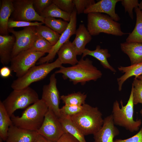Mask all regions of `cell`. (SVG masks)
<instances>
[{"label": "cell", "instance_id": "cell-45", "mask_svg": "<svg viewBox=\"0 0 142 142\" xmlns=\"http://www.w3.org/2000/svg\"><path fill=\"white\" fill-rule=\"evenodd\" d=\"M142 104V103L141 104ZM140 114H141V116H142V108L140 110Z\"/></svg>", "mask_w": 142, "mask_h": 142}, {"label": "cell", "instance_id": "cell-17", "mask_svg": "<svg viewBox=\"0 0 142 142\" xmlns=\"http://www.w3.org/2000/svg\"><path fill=\"white\" fill-rule=\"evenodd\" d=\"M15 40L13 35H0V59L4 65H8L11 62Z\"/></svg>", "mask_w": 142, "mask_h": 142}, {"label": "cell", "instance_id": "cell-15", "mask_svg": "<svg viewBox=\"0 0 142 142\" xmlns=\"http://www.w3.org/2000/svg\"><path fill=\"white\" fill-rule=\"evenodd\" d=\"M120 0H101L91 5L84 11L85 14L92 13H105L110 16L114 21L120 20L119 16L115 13V7L117 2Z\"/></svg>", "mask_w": 142, "mask_h": 142}, {"label": "cell", "instance_id": "cell-16", "mask_svg": "<svg viewBox=\"0 0 142 142\" xmlns=\"http://www.w3.org/2000/svg\"><path fill=\"white\" fill-rule=\"evenodd\" d=\"M38 134L36 131L19 128L13 125L9 128L6 142H32Z\"/></svg>", "mask_w": 142, "mask_h": 142}, {"label": "cell", "instance_id": "cell-25", "mask_svg": "<svg viewBox=\"0 0 142 142\" xmlns=\"http://www.w3.org/2000/svg\"><path fill=\"white\" fill-rule=\"evenodd\" d=\"M134 9L136 15L135 26L132 32L129 34L126 42L142 43V14L138 7Z\"/></svg>", "mask_w": 142, "mask_h": 142}, {"label": "cell", "instance_id": "cell-36", "mask_svg": "<svg viewBox=\"0 0 142 142\" xmlns=\"http://www.w3.org/2000/svg\"><path fill=\"white\" fill-rule=\"evenodd\" d=\"M122 5L124 7L125 12H127L132 19L134 18L133 9L138 7L139 3L138 0H121Z\"/></svg>", "mask_w": 142, "mask_h": 142}, {"label": "cell", "instance_id": "cell-26", "mask_svg": "<svg viewBox=\"0 0 142 142\" xmlns=\"http://www.w3.org/2000/svg\"><path fill=\"white\" fill-rule=\"evenodd\" d=\"M13 125L11 117L5 109L2 102L0 101V138L7 140L9 127Z\"/></svg>", "mask_w": 142, "mask_h": 142}, {"label": "cell", "instance_id": "cell-20", "mask_svg": "<svg viewBox=\"0 0 142 142\" xmlns=\"http://www.w3.org/2000/svg\"><path fill=\"white\" fill-rule=\"evenodd\" d=\"M75 34V38L72 43L75 46L77 55H81L85 49L86 44L91 40L92 36L84 24L79 25Z\"/></svg>", "mask_w": 142, "mask_h": 142}, {"label": "cell", "instance_id": "cell-30", "mask_svg": "<svg viewBox=\"0 0 142 142\" xmlns=\"http://www.w3.org/2000/svg\"><path fill=\"white\" fill-rule=\"evenodd\" d=\"M69 23L68 22L54 18L47 17L44 19V24L46 26L60 35L66 30Z\"/></svg>", "mask_w": 142, "mask_h": 142}, {"label": "cell", "instance_id": "cell-33", "mask_svg": "<svg viewBox=\"0 0 142 142\" xmlns=\"http://www.w3.org/2000/svg\"><path fill=\"white\" fill-rule=\"evenodd\" d=\"M52 2L61 10L70 14L75 9L73 0H52Z\"/></svg>", "mask_w": 142, "mask_h": 142}, {"label": "cell", "instance_id": "cell-2", "mask_svg": "<svg viewBox=\"0 0 142 142\" xmlns=\"http://www.w3.org/2000/svg\"><path fill=\"white\" fill-rule=\"evenodd\" d=\"M48 110L42 99L27 107L21 116L13 114L11 117L13 125L19 128L37 131L42 126Z\"/></svg>", "mask_w": 142, "mask_h": 142}, {"label": "cell", "instance_id": "cell-40", "mask_svg": "<svg viewBox=\"0 0 142 142\" xmlns=\"http://www.w3.org/2000/svg\"><path fill=\"white\" fill-rule=\"evenodd\" d=\"M56 142H80L76 138L69 134L64 133Z\"/></svg>", "mask_w": 142, "mask_h": 142}, {"label": "cell", "instance_id": "cell-13", "mask_svg": "<svg viewBox=\"0 0 142 142\" xmlns=\"http://www.w3.org/2000/svg\"><path fill=\"white\" fill-rule=\"evenodd\" d=\"M77 12L75 9L71 14L70 19L68 25L65 31L60 35L56 43L53 46L52 48L46 56L41 58L38 64L40 65L48 63L53 60L61 46L65 43L69 41L72 36L75 34L76 30Z\"/></svg>", "mask_w": 142, "mask_h": 142}, {"label": "cell", "instance_id": "cell-28", "mask_svg": "<svg viewBox=\"0 0 142 142\" xmlns=\"http://www.w3.org/2000/svg\"><path fill=\"white\" fill-rule=\"evenodd\" d=\"M36 32L53 46L56 43L61 35L47 26L42 25L36 26Z\"/></svg>", "mask_w": 142, "mask_h": 142}, {"label": "cell", "instance_id": "cell-38", "mask_svg": "<svg viewBox=\"0 0 142 142\" xmlns=\"http://www.w3.org/2000/svg\"><path fill=\"white\" fill-rule=\"evenodd\" d=\"M52 3V0H33V6L36 12L40 15L43 11Z\"/></svg>", "mask_w": 142, "mask_h": 142}, {"label": "cell", "instance_id": "cell-7", "mask_svg": "<svg viewBox=\"0 0 142 142\" xmlns=\"http://www.w3.org/2000/svg\"><path fill=\"white\" fill-rule=\"evenodd\" d=\"M39 99L37 92L28 87L22 89L13 90L2 102L11 117L16 110L27 108Z\"/></svg>", "mask_w": 142, "mask_h": 142}, {"label": "cell", "instance_id": "cell-37", "mask_svg": "<svg viewBox=\"0 0 142 142\" xmlns=\"http://www.w3.org/2000/svg\"><path fill=\"white\" fill-rule=\"evenodd\" d=\"M73 1L78 14L84 13L87 8L95 3L94 0H73Z\"/></svg>", "mask_w": 142, "mask_h": 142}, {"label": "cell", "instance_id": "cell-19", "mask_svg": "<svg viewBox=\"0 0 142 142\" xmlns=\"http://www.w3.org/2000/svg\"><path fill=\"white\" fill-rule=\"evenodd\" d=\"M57 54L62 64H68L73 66L78 62L75 46L69 40L61 46Z\"/></svg>", "mask_w": 142, "mask_h": 142}, {"label": "cell", "instance_id": "cell-27", "mask_svg": "<svg viewBox=\"0 0 142 142\" xmlns=\"http://www.w3.org/2000/svg\"><path fill=\"white\" fill-rule=\"evenodd\" d=\"M71 15L63 11L52 3L43 11L40 16L44 18L47 17L60 18L69 22Z\"/></svg>", "mask_w": 142, "mask_h": 142}, {"label": "cell", "instance_id": "cell-44", "mask_svg": "<svg viewBox=\"0 0 142 142\" xmlns=\"http://www.w3.org/2000/svg\"><path fill=\"white\" fill-rule=\"evenodd\" d=\"M137 78L142 80V75L139 76Z\"/></svg>", "mask_w": 142, "mask_h": 142}, {"label": "cell", "instance_id": "cell-5", "mask_svg": "<svg viewBox=\"0 0 142 142\" xmlns=\"http://www.w3.org/2000/svg\"><path fill=\"white\" fill-rule=\"evenodd\" d=\"M120 26L107 14L99 13L88 14L87 29L92 36L102 33L120 36L129 34L130 33L122 31Z\"/></svg>", "mask_w": 142, "mask_h": 142}, {"label": "cell", "instance_id": "cell-39", "mask_svg": "<svg viewBox=\"0 0 142 142\" xmlns=\"http://www.w3.org/2000/svg\"><path fill=\"white\" fill-rule=\"evenodd\" d=\"M114 142H142V127L134 136L124 139H116L114 140Z\"/></svg>", "mask_w": 142, "mask_h": 142}, {"label": "cell", "instance_id": "cell-34", "mask_svg": "<svg viewBox=\"0 0 142 142\" xmlns=\"http://www.w3.org/2000/svg\"><path fill=\"white\" fill-rule=\"evenodd\" d=\"M44 24L42 22L36 21L34 22H28L22 21H14L11 18L8 20V28L14 27H26L30 26H38Z\"/></svg>", "mask_w": 142, "mask_h": 142}, {"label": "cell", "instance_id": "cell-8", "mask_svg": "<svg viewBox=\"0 0 142 142\" xmlns=\"http://www.w3.org/2000/svg\"><path fill=\"white\" fill-rule=\"evenodd\" d=\"M45 54L30 49L23 51L11 59L10 69L18 78L20 77L34 66L37 61Z\"/></svg>", "mask_w": 142, "mask_h": 142}, {"label": "cell", "instance_id": "cell-4", "mask_svg": "<svg viewBox=\"0 0 142 142\" xmlns=\"http://www.w3.org/2000/svg\"><path fill=\"white\" fill-rule=\"evenodd\" d=\"M133 88L132 85L130 94L126 104L124 106L121 100L120 108L118 102L116 100L113 104L111 114L115 125L124 127L132 133L138 131L142 123L141 119L135 120L133 119Z\"/></svg>", "mask_w": 142, "mask_h": 142}, {"label": "cell", "instance_id": "cell-29", "mask_svg": "<svg viewBox=\"0 0 142 142\" xmlns=\"http://www.w3.org/2000/svg\"><path fill=\"white\" fill-rule=\"evenodd\" d=\"M87 95L80 92L60 96V99L65 105H82L85 104Z\"/></svg>", "mask_w": 142, "mask_h": 142}, {"label": "cell", "instance_id": "cell-21", "mask_svg": "<svg viewBox=\"0 0 142 142\" xmlns=\"http://www.w3.org/2000/svg\"><path fill=\"white\" fill-rule=\"evenodd\" d=\"M13 0H2L0 10V35H8V24L14 10Z\"/></svg>", "mask_w": 142, "mask_h": 142}, {"label": "cell", "instance_id": "cell-35", "mask_svg": "<svg viewBox=\"0 0 142 142\" xmlns=\"http://www.w3.org/2000/svg\"><path fill=\"white\" fill-rule=\"evenodd\" d=\"M83 107V105H65L60 108V113L71 116L80 112L82 110Z\"/></svg>", "mask_w": 142, "mask_h": 142}, {"label": "cell", "instance_id": "cell-3", "mask_svg": "<svg viewBox=\"0 0 142 142\" xmlns=\"http://www.w3.org/2000/svg\"><path fill=\"white\" fill-rule=\"evenodd\" d=\"M82 110L71 118L85 135H94L101 128L104 119L98 108L86 104L83 105Z\"/></svg>", "mask_w": 142, "mask_h": 142}, {"label": "cell", "instance_id": "cell-12", "mask_svg": "<svg viewBox=\"0 0 142 142\" xmlns=\"http://www.w3.org/2000/svg\"><path fill=\"white\" fill-rule=\"evenodd\" d=\"M57 83L54 73L51 75L49 83L43 86L41 99L46 104L48 109L52 110L59 118L60 115L59 106L61 99Z\"/></svg>", "mask_w": 142, "mask_h": 142}, {"label": "cell", "instance_id": "cell-42", "mask_svg": "<svg viewBox=\"0 0 142 142\" xmlns=\"http://www.w3.org/2000/svg\"><path fill=\"white\" fill-rule=\"evenodd\" d=\"M32 142H53L39 134Z\"/></svg>", "mask_w": 142, "mask_h": 142}, {"label": "cell", "instance_id": "cell-18", "mask_svg": "<svg viewBox=\"0 0 142 142\" xmlns=\"http://www.w3.org/2000/svg\"><path fill=\"white\" fill-rule=\"evenodd\" d=\"M120 47L129 57L131 65L142 62V43L126 41L120 43Z\"/></svg>", "mask_w": 142, "mask_h": 142}, {"label": "cell", "instance_id": "cell-11", "mask_svg": "<svg viewBox=\"0 0 142 142\" xmlns=\"http://www.w3.org/2000/svg\"><path fill=\"white\" fill-rule=\"evenodd\" d=\"M8 31L16 38L11 59L20 52L30 49L37 34L36 26L25 27L23 29L18 31H16L13 28H8Z\"/></svg>", "mask_w": 142, "mask_h": 142}, {"label": "cell", "instance_id": "cell-24", "mask_svg": "<svg viewBox=\"0 0 142 142\" xmlns=\"http://www.w3.org/2000/svg\"><path fill=\"white\" fill-rule=\"evenodd\" d=\"M59 118L65 133L71 134L80 142H87L85 135L72 120L71 116L61 114Z\"/></svg>", "mask_w": 142, "mask_h": 142}, {"label": "cell", "instance_id": "cell-32", "mask_svg": "<svg viewBox=\"0 0 142 142\" xmlns=\"http://www.w3.org/2000/svg\"><path fill=\"white\" fill-rule=\"evenodd\" d=\"M133 88V103L134 105L142 103V80L135 78L132 83Z\"/></svg>", "mask_w": 142, "mask_h": 142}, {"label": "cell", "instance_id": "cell-1", "mask_svg": "<svg viewBox=\"0 0 142 142\" xmlns=\"http://www.w3.org/2000/svg\"><path fill=\"white\" fill-rule=\"evenodd\" d=\"M54 73L62 74L64 79H69L74 85L79 83L82 85L90 81H96L102 75L101 71L93 65L92 61L82 57L75 65L68 67L62 66Z\"/></svg>", "mask_w": 142, "mask_h": 142}, {"label": "cell", "instance_id": "cell-9", "mask_svg": "<svg viewBox=\"0 0 142 142\" xmlns=\"http://www.w3.org/2000/svg\"><path fill=\"white\" fill-rule=\"evenodd\" d=\"M37 131L40 135L53 142H56L65 132L59 118L48 109L43 123Z\"/></svg>", "mask_w": 142, "mask_h": 142}, {"label": "cell", "instance_id": "cell-22", "mask_svg": "<svg viewBox=\"0 0 142 142\" xmlns=\"http://www.w3.org/2000/svg\"><path fill=\"white\" fill-rule=\"evenodd\" d=\"M87 55L92 56L97 59L104 68L114 73L116 72V70L110 64L108 61V59L111 57L108 49L101 48L99 45H97L95 49L94 50L85 48L83 52L82 58H83Z\"/></svg>", "mask_w": 142, "mask_h": 142}, {"label": "cell", "instance_id": "cell-41", "mask_svg": "<svg viewBox=\"0 0 142 142\" xmlns=\"http://www.w3.org/2000/svg\"><path fill=\"white\" fill-rule=\"evenodd\" d=\"M11 71L10 68L6 66H4L0 69V75L3 78H7L11 75Z\"/></svg>", "mask_w": 142, "mask_h": 142}, {"label": "cell", "instance_id": "cell-31", "mask_svg": "<svg viewBox=\"0 0 142 142\" xmlns=\"http://www.w3.org/2000/svg\"><path fill=\"white\" fill-rule=\"evenodd\" d=\"M52 46L49 42L37 33L30 49L36 52L48 53Z\"/></svg>", "mask_w": 142, "mask_h": 142}, {"label": "cell", "instance_id": "cell-14", "mask_svg": "<svg viewBox=\"0 0 142 142\" xmlns=\"http://www.w3.org/2000/svg\"><path fill=\"white\" fill-rule=\"evenodd\" d=\"M115 125L111 114L105 118L101 128L93 135L94 142H114V138L120 133Z\"/></svg>", "mask_w": 142, "mask_h": 142}, {"label": "cell", "instance_id": "cell-6", "mask_svg": "<svg viewBox=\"0 0 142 142\" xmlns=\"http://www.w3.org/2000/svg\"><path fill=\"white\" fill-rule=\"evenodd\" d=\"M62 65L58 58L53 62L35 65L24 75L14 80L11 84V87L13 90H18L29 87L32 83L44 79L53 70L60 68Z\"/></svg>", "mask_w": 142, "mask_h": 142}, {"label": "cell", "instance_id": "cell-43", "mask_svg": "<svg viewBox=\"0 0 142 142\" xmlns=\"http://www.w3.org/2000/svg\"><path fill=\"white\" fill-rule=\"evenodd\" d=\"M138 8L140 10L142 14V1L139 3Z\"/></svg>", "mask_w": 142, "mask_h": 142}, {"label": "cell", "instance_id": "cell-10", "mask_svg": "<svg viewBox=\"0 0 142 142\" xmlns=\"http://www.w3.org/2000/svg\"><path fill=\"white\" fill-rule=\"evenodd\" d=\"M33 0H13L14 10L10 18L16 21H36L44 23L45 18L37 13L33 6Z\"/></svg>", "mask_w": 142, "mask_h": 142}, {"label": "cell", "instance_id": "cell-23", "mask_svg": "<svg viewBox=\"0 0 142 142\" xmlns=\"http://www.w3.org/2000/svg\"><path fill=\"white\" fill-rule=\"evenodd\" d=\"M119 70L124 74L117 78L118 90L121 91L123 85L128 79L132 76L137 78L142 75V62L126 67L120 66L118 68Z\"/></svg>", "mask_w": 142, "mask_h": 142}]
</instances>
